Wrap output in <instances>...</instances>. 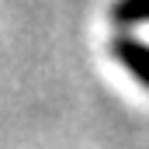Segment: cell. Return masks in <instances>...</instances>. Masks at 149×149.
<instances>
[{
    "instance_id": "1",
    "label": "cell",
    "mask_w": 149,
    "mask_h": 149,
    "mask_svg": "<svg viewBox=\"0 0 149 149\" xmlns=\"http://www.w3.org/2000/svg\"><path fill=\"white\" fill-rule=\"evenodd\" d=\"M111 56L135 76L142 87H149V45L132 35H114L111 38Z\"/></svg>"
},
{
    "instance_id": "2",
    "label": "cell",
    "mask_w": 149,
    "mask_h": 149,
    "mask_svg": "<svg viewBox=\"0 0 149 149\" xmlns=\"http://www.w3.org/2000/svg\"><path fill=\"white\" fill-rule=\"evenodd\" d=\"M111 21L118 28H132V24H149V0H114Z\"/></svg>"
}]
</instances>
